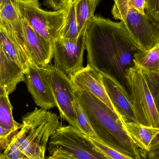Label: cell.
<instances>
[{
	"label": "cell",
	"instance_id": "603a6c76",
	"mask_svg": "<svg viewBox=\"0 0 159 159\" xmlns=\"http://www.w3.org/2000/svg\"><path fill=\"white\" fill-rule=\"evenodd\" d=\"M0 159H30L19 146L14 137L5 149L1 153Z\"/></svg>",
	"mask_w": 159,
	"mask_h": 159
},
{
	"label": "cell",
	"instance_id": "5b68a950",
	"mask_svg": "<svg viewBox=\"0 0 159 159\" xmlns=\"http://www.w3.org/2000/svg\"><path fill=\"white\" fill-rule=\"evenodd\" d=\"M112 14L123 23L140 50H149L159 44V21L146 10L142 15L129 6L128 0H121L115 2Z\"/></svg>",
	"mask_w": 159,
	"mask_h": 159
},
{
	"label": "cell",
	"instance_id": "d6a6232c",
	"mask_svg": "<svg viewBox=\"0 0 159 159\" xmlns=\"http://www.w3.org/2000/svg\"><path fill=\"white\" fill-rule=\"evenodd\" d=\"M3 152L2 149V147H1V144H0V155H1V153Z\"/></svg>",
	"mask_w": 159,
	"mask_h": 159
},
{
	"label": "cell",
	"instance_id": "7402d4cb",
	"mask_svg": "<svg viewBox=\"0 0 159 159\" xmlns=\"http://www.w3.org/2000/svg\"><path fill=\"white\" fill-rule=\"evenodd\" d=\"M74 108L76 116L77 129L90 139L98 140L87 114L76 98L74 102Z\"/></svg>",
	"mask_w": 159,
	"mask_h": 159
},
{
	"label": "cell",
	"instance_id": "484cf974",
	"mask_svg": "<svg viewBox=\"0 0 159 159\" xmlns=\"http://www.w3.org/2000/svg\"><path fill=\"white\" fill-rule=\"evenodd\" d=\"M145 10L159 21V0H146Z\"/></svg>",
	"mask_w": 159,
	"mask_h": 159
},
{
	"label": "cell",
	"instance_id": "8992f818",
	"mask_svg": "<svg viewBox=\"0 0 159 159\" xmlns=\"http://www.w3.org/2000/svg\"><path fill=\"white\" fill-rule=\"evenodd\" d=\"M18 5L21 16L34 30L53 48L54 41L59 37L64 23L66 3L60 9L53 11L42 9L38 0H18Z\"/></svg>",
	"mask_w": 159,
	"mask_h": 159
},
{
	"label": "cell",
	"instance_id": "ffe728a7",
	"mask_svg": "<svg viewBox=\"0 0 159 159\" xmlns=\"http://www.w3.org/2000/svg\"><path fill=\"white\" fill-rule=\"evenodd\" d=\"M159 44L149 50H140L134 55V63L149 71L159 70Z\"/></svg>",
	"mask_w": 159,
	"mask_h": 159
},
{
	"label": "cell",
	"instance_id": "e575fe53",
	"mask_svg": "<svg viewBox=\"0 0 159 159\" xmlns=\"http://www.w3.org/2000/svg\"><path fill=\"white\" fill-rule=\"evenodd\" d=\"M114 1H115V2H116V1H117V0H114Z\"/></svg>",
	"mask_w": 159,
	"mask_h": 159
},
{
	"label": "cell",
	"instance_id": "3957f363",
	"mask_svg": "<svg viewBox=\"0 0 159 159\" xmlns=\"http://www.w3.org/2000/svg\"><path fill=\"white\" fill-rule=\"evenodd\" d=\"M127 79L136 122L159 129V70H147L134 63Z\"/></svg>",
	"mask_w": 159,
	"mask_h": 159
},
{
	"label": "cell",
	"instance_id": "1f68e13d",
	"mask_svg": "<svg viewBox=\"0 0 159 159\" xmlns=\"http://www.w3.org/2000/svg\"><path fill=\"white\" fill-rule=\"evenodd\" d=\"M5 1V0H0V7L4 2Z\"/></svg>",
	"mask_w": 159,
	"mask_h": 159
},
{
	"label": "cell",
	"instance_id": "277c9868",
	"mask_svg": "<svg viewBox=\"0 0 159 159\" xmlns=\"http://www.w3.org/2000/svg\"><path fill=\"white\" fill-rule=\"evenodd\" d=\"M59 119L56 113L37 108L22 117L21 127L14 138L29 159H45L49 138L61 126Z\"/></svg>",
	"mask_w": 159,
	"mask_h": 159
},
{
	"label": "cell",
	"instance_id": "f546056e",
	"mask_svg": "<svg viewBox=\"0 0 159 159\" xmlns=\"http://www.w3.org/2000/svg\"><path fill=\"white\" fill-rule=\"evenodd\" d=\"M45 159H75L63 153L58 151H54L49 156Z\"/></svg>",
	"mask_w": 159,
	"mask_h": 159
},
{
	"label": "cell",
	"instance_id": "30bf717a",
	"mask_svg": "<svg viewBox=\"0 0 159 159\" xmlns=\"http://www.w3.org/2000/svg\"><path fill=\"white\" fill-rule=\"evenodd\" d=\"M24 74L28 91L35 104L47 110L56 107L52 91L42 67L30 61Z\"/></svg>",
	"mask_w": 159,
	"mask_h": 159
},
{
	"label": "cell",
	"instance_id": "e0dca14e",
	"mask_svg": "<svg viewBox=\"0 0 159 159\" xmlns=\"http://www.w3.org/2000/svg\"><path fill=\"white\" fill-rule=\"evenodd\" d=\"M18 2L5 0L0 7V21L8 25L15 32L21 43V15L19 9Z\"/></svg>",
	"mask_w": 159,
	"mask_h": 159
},
{
	"label": "cell",
	"instance_id": "4fadbf2b",
	"mask_svg": "<svg viewBox=\"0 0 159 159\" xmlns=\"http://www.w3.org/2000/svg\"><path fill=\"white\" fill-rule=\"evenodd\" d=\"M103 80L109 99L123 122L137 123L131 99L111 78L103 76Z\"/></svg>",
	"mask_w": 159,
	"mask_h": 159
},
{
	"label": "cell",
	"instance_id": "5bb4252c",
	"mask_svg": "<svg viewBox=\"0 0 159 159\" xmlns=\"http://www.w3.org/2000/svg\"><path fill=\"white\" fill-rule=\"evenodd\" d=\"M0 44L9 57L23 71L30 60L22 48L16 34L8 25L0 21Z\"/></svg>",
	"mask_w": 159,
	"mask_h": 159
},
{
	"label": "cell",
	"instance_id": "836d02e7",
	"mask_svg": "<svg viewBox=\"0 0 159 159\" xmlns=\"http://www.w3.org/2000/svg\"><path fill=\"white\" fill-rule=\"evenodd\" d=\"M73 1H74V2H76L77 1H78V0H73ZM96 1H98V2H101V1H102V0H96Z\"/></svg>",
	"mask_w": 159,
	"mask_h": 159
},
{
	"label": "cell",
	"instance_id": "4316f807",
	"mask_svg": "<svg viewBox=\"0 0 159 159\" xmlns=\"http://www.w3.org/2000/svg\"><path fill=\"white\" fill-rule=\"evenodd\" d=\"M147 153L148 159H159V135L157 136L153 140L150 149Z\"/></svg>",
	"mask_w": 159,
	"mask_h": 159
},
{
	"label": "cell",
	"instance_id": "9c48e42d",
	"mask_svg": "<svg viewBox=\"0 0 159 159\" xmlns=\"http://www.w3.org/2000/svg\"><path fill=\"white\" fill-rule=\"evenodd\" d=\"M86 32L73 39L59 38L53 45L54 67L69 79L84 67L83 58L86 49Z\"/></svg>",
	"mask_w": 159,
	"mask_h": 159
},
{
	"label": "cell",
	"instance_id": "cb8c5ba5",
	"mask_svg": "<svg viewBox=\"0 0 159 159\" xmlns=\"http://www.w3.org/2000/svg\"><path fill=\"white\" fill-rule=\"evenodd\" d=\"M90 139L93 143L95 147L104 154L109 159H133L108 147L97 140Z\"/></svg>",
	"mask_w": 159,
	"mask_h": 159
},
{
	"label": "cell",
	"instance_id": "83f0119b",
	"mask_svg": "<svg viewBox=\"0 0 159 159\" xmlns=\"http://www.w3.org/2000/svg\"><path fill=\"white\" fill-rule=\"evenodd\" d=\"M128 4L142 15L145 14L146 0H128Z\"/></svg>",
	"mask_w": 159,
	"mask_h": 159
},
{
	"label": "cell",
	"instance_id": "8fae6325",
	"mask_svg": "<svg viewBox=\"0 0 159 159\" xmlns=\"http://www.w3.org/2000/svg\"><path fill=\"white\" fill-rule=\"evenodd\" d=\"M21 21V41L30 60L40 67L49 64L53 58V48L34 30L22 16Z\"/></svg>",
	"mask_w": 159,
	"mask_h": 159
},
{
	"label": "cell",
	"instance_id": "6da1fadb",
	"mask_svg": "<svg viewBox=\"0 0 159 159\" xmlns=\"http://www.w3.org/2000/svg\"><path fill=\"white\" fill-rule=\"evenodd\" d=\"M86 49L87 65L114 80L131 98L127 71L140 50L123 23L94 16L86 30Z\"/></svg>",
	"mask_w": 159,
	"mask_h": 159
},
{
	"label": "cell",
	"instance_id": "7c38bea8",
	"mask_svg": "<svg viewBox=\"0 0 159 159\" xmlns=\"http://www.w3.org/2000/svg\"><path fill=\"white\" fill-rule=\"evenodd\" d=\"M70 80L75 88L88 92L117 113L107 95L103 75L95 69L87 64V66L76 73Z\"/></svg>",
	"mask_w": 159,
	"mask_h": 159
},
{
	"label": "cell",
	"instance_id": "44dd1931",
	"mask_svg": "<svg viewBox=\"0 0 159 159\" xmlns=\"http://www.w3.org/2000/svg\"><path fill=\"white\" fill-rule=\"evenodd\" d=\"M0 126L15 131H18L21 124L14 120L13 108L8 96L0 95Z\"/></svg>",
	"mask_w": 159,
	"mask_h": 159
},
{
	"label": "cell",
	"instance_id": "d4e9b609",
	"mask_svg": "<svg viewBox=\"0 0 159 159\" xmlns=\"http://www.w3.org/2000/svg\"><path fill=\"white\" fill-rule=\"evenodd\" d=\"M17 132L7 129L0 126V144L3 151L7 147L10 141Z\"/></svg>",
	"mask_w": 159,
	"mask_h": 159
},
{
	"label": "cell",
	"instance_id": "d6986e66",
	"mask_svg": "<svg viewBox=\"0 0 159 159\" xmlns=\"http://www.w3.org/2000/svg\"><path fill=\"white\" fill-rule=\"evenodd\" d=\"M66 3V15L64 23L60 32L59 37L73 39L80 34L76 16V2L73 0H67Z\"/></svg>",
	"mask_w": 159,
	"mask_h": 159
},
{
	"label": "cell",
	"instance_id": "52a82bcc",
	"mask_svg": "<svg viewBox=\"0 0 159 159\" xmlns=\"http://www.w3.org/2000/svg\"><path fill=\"white\" fill-rule=\"evenodd\" d=\"M48 144L49 155L58 151L75 159H109L89 138L70 125L56 129Z\"/></svg>",
	"mask_w": 159,
	"mask_h": 159
},
{
	"label": "cell",
	"instance_id": "7a4b0ae2",
	"mask_svg": "<svg viewBox=\"0 0 159 159\" xmlns=\"http://www.w3.org/2000/svg\"><path fill=\"white\" fill-rule=\"evenodd\" d=\"M74 94L87 116L97 141L129 157L142 159L141 149L117 113L87 91L75 88Z\"/></svg>",
	"mask_w": 159,
	"mask_h": 159
},
{
	"label": "cell",
	"instance_id": "ac0fdd59",
	"mask_svg": "<svg viewBox=\"0 0 159 159\" xmlns=\"http://www.w3.org/2000/svg\"><path fill=\"white\" fill-rule=\"evenodd\" d=\"M99 3L96 0H78L76 2V16L79 33L87 30L95 16L94 12Z\"/></svg>",
	"mask_w": 159,
	"mask_h": 159
},
{
	"label": "cell",
	"instance_id": "9a60e30c",
	"mask_svg": "<svg viewBox=\"0 0 159 159\" xmlns=\"http://www.w3.org/2000/svg\"><path fill=\"white\" fill-rule=\"evenodd\" d=\"M23 81L24 72L7 57L0 44V85L10 94Z\"/></svg>",
	"mask_w": 159,
	"mask_h": 159
},
{
	"label": "cell",
	"instance_id": "4dcf8cb0",
	"mask_svg": "<svg viewBox=\"0 0 159 159\" xmlns=\"http://www.w3.org/2000/svg\"><path fill=\"white\" fill-rule=\"evenodd\" d=\"M0 95H4V96H8L9 95L5 89L1 85H0Z\"/></svg>",
	"mask_w": 159,
	"mask_h": 159
},
{
	"label": "cell",
	"instance_id": "2e32d148",
	"mask_svg": "<svg viewBox=\"0 0 159 159\" xmlns=\"http://www.w3.org/2000/svg\"><path fill=\"white\" fill-rule=\"evenodd\" d=\"M129 134L141 151L148 152L152 142L159 134V129L147 127L138 123H124Z\"/></svg>",
	"mask_w": 159,
	"mask_h": 159
},
{
	"label": "cell",
	"instance_id": "f1b7e54d",
	"mask_svg": "<svg viewBox=\"0 0 159 159\" xmlns=\"http://www.w3.org/2000/svg\"><path fill=\"white\" fill-rule=\"evenodd\" d=\"M46 5L54 10H58L63 7L67 0H44Z\"/></svg>",
	"mask_w": 159,
	"mask_h": 159
},
{
	"label": "cell",
	"instance_id": "ba28073f",
	"mask_svg": "<svg viewBox=\"0 0 159 159\" xmlns=\"http://www.w3.org/2000/svg\"><path fill=\"white\" fill-rule=\"evenodd\" d=\"M42 69L52 91L61 117L77 129L74 108L75 87L71 80L54 66L48 64Z\"/></svg>",
	"mask_w": 159,
	"mask_h": 159
}]
</instances>
